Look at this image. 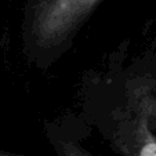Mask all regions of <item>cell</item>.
Here are the masks:
<instances>
[{
  "mask_svg": "<svg viewBox=\"0 0 156 156\" xmlns=\"http://www.w3.org/2000/svg\"><path fill=\"white\" fill-rule=\"evenodd\" d=\"M101 0H29L25 18L28 43L53 51L72 40Z\"/></svg>",
  "mask_w": 156,
  "mask_h": 156,
  "instance_id": "1",
  "label": "cell"
},
{
  "mask_svg": "<svg viewBox=\"0 0 156 156\" xmlns=\"http://www.w3.org/2000/svg\"><path fill=\"white\" fill-rule=\"evenodd\" d=\"M149 115L145 106H137L134 115L130 108L122 113L111 134L118 152L123 156H156V137L149 127Z\"/></svg>",
  "mask_w": 156,
  "mask_h": 156,
  "instance_id": "2",
  "label": "cell"
},
{
  "mask_svg": "<svg viewBox=\"0 0 156 156\" xmlns=\"http://www.w3.org/2000/svg\"><path fill=\"white\" fill-rule=\"evenodd\" d=\"M54 148L58 156H97L69 140H55Z\"/></svg>",
  "mask_w": 156,
  "mask_h": 156,
  "instance_id": "3",
  "label": "cell"
},
{
  "mask_svg": "<svg viewBox=\"0 0 156 156\" xmlns=\"http://www.w3.org/2000/svg\"><path fill=\"white\" fill-rule=\"evenodd\" d=\"M0 156H20V155H14V153H9L4 151H0Z\"/></svg>",
  "mask_w": 156,
  "mask_h": 156,
  "instance_id": "4",
  "label": "cell"
}]
</instances>
